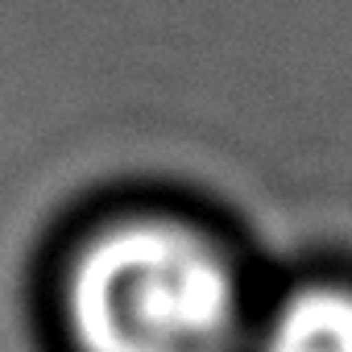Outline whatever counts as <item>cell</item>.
<instances>
[{"instance_id":"1","label":"cell","mask_w":352,"mask_h":352,"mask_svg":"<svg viewBox=\"0 0 352 352\" xmlns=\"http://www.w3.org/2000/svg\"><path fill=\"white\" fill-rule=\"evenodd\" d=\"M241 282L224 249L170 216L91 232L63 278L75 352H236Z\"/></svg>"},{"instance_id":"2","label":"cell","mask_w":352,"mask_h":352,"mask_svg":"<svg viewBox=\"0 0 352 352\" xmlns=\"http://www.w3.org/2000/svg\"><path fill=\"white\" fill-rule=\"evenodd\" d=\"M257 352H352V286L290 290L265 319Z\"/></svg>"}]
</instances>
